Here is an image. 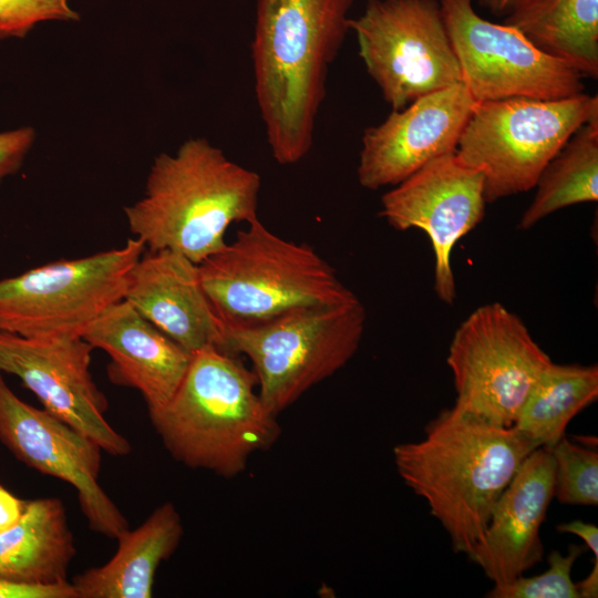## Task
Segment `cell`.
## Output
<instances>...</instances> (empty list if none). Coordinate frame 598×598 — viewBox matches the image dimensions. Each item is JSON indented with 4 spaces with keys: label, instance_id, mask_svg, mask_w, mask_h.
Instances as JSON below:
<instances>
[{
    "label": "cell",
    "instance_id": "21",
    "mask_svg": "<svg viewBox=\"0 0 598 598\" xmlns=\"http://www.w3.org/2000/svg\"><path fill=\"white\" fill-rule=\"evenodd\" d=\"M504 23L582 78H597L598 0H527Z\"/></svg>",
    "mask_w": 598,
    "mask_h": 598
},
{
    "label": "cell",
    "instance_id": "25",
    "mask_svg": "<svg viewBox=\"0 0 598 598\" xmlns=\"http://www.w3.org/2000/svg\"><path fill=\"white\" fill-rule=\"evenodd\" d=\"M584 547L570 545L566 555L553 550L548 558V568L536 576L524 577L494 585L487 591L488 598H579L576 582L571 579L575 561L582 554Z\"/></svg>",
    "mask_w": 598,
    "mask_h": 598
},
{
    "label": "cell",
    "instance_id": "4",
    "mask_svg": "<svg viewBox=\"0 0 598 598\" xmlns=\"http://www.w3.org/2000/svg\"><path fill=\"white\" fill-rule=\"evenodd\" d=\"M256 386L252 370L209 346L193 354L169 402L148 415L176 461L231 478L280 435L277 415L265 406Z\"/></svg>",
    "mask_w": 598,
    "mask_h": 598
},
{
    "label": "cell",
    "instance_id": "14",
    "mask_svg": "<svg viewBox=\"0 0 598 598\" xmlns=\"http://www.w3.org/2000/svg\"><path fill=\"white\" fill-rule=\"evenodd\" d=\"M92 350L82 337L27 338L0 330V372L17 377L43 409L104 452L124 456L132 447L105 419L109 403L90 372Z\"/></svg>",
    "mask_w": 598,
    "mask_h": 598
},
{
    "label": "cell",
    "instance_id": "1",
    "mask_svg": "<svg viewBox=\"0 0 598 598\" xmlns=\"http://www.w3.org/2000/svg\"><path fill=\"white\" fill-rule=\"evenodd\" d=\"M353 0H258L251 59L255 95L272 158L311 151L328 70L349 29Z\"/></svg>",
    "mask_w": 598,
    "mask_h": 598
},
{
    "label": "cell",
    "instance_id": "15",
    "mask_svg": "<svg viewBox=\"0 0 598 598\" xmlns=\"http://www.w3.org/2000/svg\"><path fill=\"white\" fill-rule=\"evenodd\" d=\"M476 101L458 83L393 111L362 134L357 167L368 189L395 186L430 161L455 152Z\"/></svg>",
    "mask_w": 598,
    "mask_h": 598
},
{
    "label": "cell",
    "instance_id": "27",
    "mask_svg": "<svg viewBox=\"0 0 598 598\" xmlns=\"http://www.w3.org/2000/svg\"><path fill=\"white\" fill-rule=\"evenodd\" d=\"M32 127H19L0 132V183L16 173L34 142Z\"/></svg>",
    "mask_w": 598,
    "mask_h": 598
},
{
    "label": "cell",
    "instance_id": "5",
    "mask_svg": "<svg viewBox=\"0 0 598 598\" xmlns=\"http://www.w3.org/2000/svg\"><path fill=\"white\" fill-rule=\"evenodd\" d=\"M198 270L205 292L227 324L261 322L357 296L310 245L276 235L259 217L200 262Z\"/></svg>",
    "mask_w": 598,
    "mask_h": 598
},
{
    "label": "cell",
    "instance_id": "20",
    "mask_svg": "<svg viewBox=\"0 0 598 598\" xmlns=\"http://www.w3.org/2000/svg\"><path fill=\"white\" fill-rule=\"evenodd\" d=\"M75 554L62 502L56 497L27 501L19 523L0 534V577L30 584L65 582Z\"/></svg>",
    "mask_w": 598,
    "mask_h": 598
},
{
    "label": "cell",
    "instance_id": "9",
    "mask_svg": "<svg viewBox=\"0 0 598 598\" xmlns=\"http://www.w3.org/2000/svg\"><path fill=\"white\" fill-rule=\"evenodd\" d=\"M359 55L393 111L463 83L439 0H368L349 19Z\"/></svg>",
    "mask_w": 598,
    "mask_h": 598
},
{
    "label": "cell",
    "instance_id": "17",
    "mask_svg": "<svg viewBox=\"0 0 598 598\" xmlns=\"http://www.w3.org/2000/svg\"><path fill=\"white\" fill-rule=\"evenodd\" d=\"M553 498L554 460L550 448L540 446L522 462L467 555L494 585L514 580L542 560L539 532Z\"/></svg>",
    "mask_w": 598,
    "mask_h": 598
},
{
    "label": "cell",
    "instance_id": "24",
    "mask_svg": "<svg viewBox=\"0 0 598 598\" xmlns=\"http://www.w3.org/2000/svg\"><path fill=\"white\" fill-rule=\"evenodd\" d=\"M554 460V497L564 505L598 504V453L563 436L549 447Z\"/></svg>",
    "mask_w": 598,
    "mask_h": 598
},
{
    "label": "cell",
    "instance_id": "22",
    "mask_svg": "<svg viewBox=\"0 0 598 598\" xmlns=\"http://www.w3.org/2000/svg\"><path fill=\"white\" fill-rule=\"evenodd\" d=\"M597 398V364L551 361L529 391L513 426L536 448L551 447L565 436L569 422Z\"/></svg>",
    "mask_w": 598,
    "mask_h": 598
},
{
    "label": "cell",
    "instance_id": "11",
    "mask_svg": "<svg viewBox=\"0 0 598 598\" xmlns=\"http://www.w3.org/2000/svg\"><path fill=\"white\" fill-rule=\"evenodd\" d=\"M472 1L439 3L463 84L476 102L557 100L584 93L580 73L537 49L513 27L483 19Z\"/></svg>",
    "mask_w": 598,
    "mask_h": 598
},
{
    "label": "cell",
    "instance_id": "6",
    "mask_svg": "<svg viewBox=\"0 0 598 598\" xmlns=\"http://www.w3.org/2000/svg\"><path fill=\"white\" fill-rule=\"evenodd\" d=\"M365 321L357 296L337 305L297 308L261 322L226 323L224 351L250 360L259 396L278 415L350 361Z\"/></svg>",
    "mask_w": 598,
    "mask_h": 598
},
{
    "label": "cell",
    "instance_id": "30",
    "mask_svg": "<svg viewBox=\"0 0 598 598\" xmlns=\"http://www.w3.org/2000/svg\"><path fill=\"white\" fill-rule=\"evenodd\" d=\"M559 533H569L580 537L586 546L598 558V528L596 525L576 519L568 523H561L556 526Z\"/></svg>",
    "mask_w": 598,
    "mask_h": 598
},
{
    "label": "cell",
    "instance_id": "7",
    "mask_svg": "<svg viewBox=\"0 0 598 598\" xmlns=\"http://www.w3.org/2000/svg\"><path fill=\"white\" fill-rule=\"evenodd\" d=\"M598 111L597 95L476 102L455 153L484 175L486 203L528 192L569 137Z\"/></svg>",
    "mask_w": 598,
    "mask_h": 598
},
{
    "label": "cell",
    "instance_id": "31",
    "mask_svg": "<svg viewBox=\"0 0 598 598\" xmlns=\"http://www.w3.org/2000/svg\"><path fill=\"white\" fill-rule=\"evenodd\" d=\"M477 3L493 14L507 17L527 0H476Z\"/></svg>",
    "mask_w": 598,
    "mask_h": 598
},
{
    "label": "cell",
    "instance_id": "26",
    "mask_svg": "<svg viewBox=\"0 0 598 598\" xmlns=\"http://www.w3.org/2000/svg\"><path fill=\"white\" fill-rule=\"evenodd\" d=\"M69 0H0V40L24 38L42 21H78Z\"/></svg>",
    "mask_w": 598,
    "mask_h": 598
},
{
    "label": "cell",
    "instance_id": "13",
    "mask_svg": "<svg viewBox=\"0 0 598 598\" xmlns=\"http://www.w3.org/2000/svg\"><path fill=\"white\" fill-rule=\"evenodd\" d=\"M0 442L29 467L69 483L91 530L110 538L128 528L99 483L101 446L45 409L22 401L0 372Z\"/></svg>",
    "mask_w": 598,
    "mask_h": 598
},
{
    "label": "cell",
    "instance_id": "29",
    "mask_svg": "<svg viewBox=\"0 0 598 598\" xmlns=\"http://www.w3.org/2000/svg\"><path fill=\"white\" fill-rule=\"evenodd\" d=\"M23 501L0 485V534L14 527L24 514Z\"/></svg>",
    "mask_w": 598,
    "mask_h": 598
},
{
    "label": "cell",
    "instance_id": "16",
    "mask_svg": "<svg viewBox=\"0 0 598 598\" xmlns=\"http://www.w3.org/2000/svg\"><path fill=\"white\" fill-rule=\"evenodd\" d=\"M124 299L187 352L209 346L224 351L226 323L204 290L198 265L185 256L145 249L130 271Z\"/></svg>",
    "mask_w": 598,
    "mask_h": 598
},
{
    "label": "cell",
    "instance_id": "8",
    "mask_svg": "<svg viewBox=\"0 0 598 598\" xmlns=\"http://www.w3.org/2000/svg\"><path fill=\"white\" fill-rule=\"evenodd\" d=\"M143 241L49 262L0 279V330L27 338L82 337L109 307L124 299Z\"/></svg>",
    "mask_w": 598,
    "mask_h": 598
},
{
    "label": "cell",
    "instance_id": "10",
    "mask_svg": "<svg viewBox=\"0 0 598 598\" xmlns=\"http://www.w3.org/2000/svg\"><path fill=\"white\" fill-rule=\"evenodd\" d=\"M550 362L517 315L499 302L481 306L462 321L448 347L455 405L496 425L513 426Z\"/></svg>",
    "mask_w": 598,
    "mask_h": 598
},
{
    "label": "cell",
    "instance_id": "32",
    "mask_svg": "<svg viewBox=\"0 0 598 598\" xmlns=\"http://www.w3.org/2000/svg\"><path fill=\"white\" fill-rule=\"evenodd\" d=\"M576 588L579 598H596L598 596V558H595V564L589 575L576 582Z\"/></svg>",
    "mask_w": 598,
    "mask_h": 598
},
{
    "label": "cell",
    "instance_id": "23",
    "mask_svg": "<svg viewBox=\"0 0 598 598\" xmlns=\"http://www.w3.org/2000/svg\"><path fill=\"white\" fill-rule=\"evenodd\" d=\"M518 228L527 230L565 207L598 199V111L569 137L540 173Z\"/></svg>",
    "mask_w": 598,
    "mask_h": 598
},
{
    "label": "cell",
    "instance_id": "2",
    "mask_svg": "<svg viewBox=\"0 0 598 598\" xmlns=\"http://www.w3.org/2000/svg\"><path fill=\"white\" fill-rule=\"evenodd\" d=\"M535 448L514 426L496 425L454 404L426 425L422 440L395 445L393 456L400 477L426 502L453 550L467 556Z\"/></svg>",
    "mask_w": 598,
    "mask_h": 598
},
{
    "label": "cell",
    "instance_id": "12",
    "mask_svg": "<svg viewBox=\"0 0 598 598\" xmlns=\"http://www.w3.org/2000/svg\"><path fill=\"white\" fill-rule=\"evenodd\" d=\"M484 175L455 152L435 157L381 197L380 216L396 230L424 231L434 254V291L453 305L456 298L452 252L483 219Z\"/></svg>",
    "mask_w": 598,
    "mask_h": 598
},
{
    "label": "cell",
    "instance_id": "18",
    "mask_svg": "<svg viewBox=\"0 0 598 598\" xmlns=\"http://www.w3.org/2000/svg\"><path fill=\"white\" fill-rule=\"evenodd\" d=\"M82 338L106 352L110 380L137 390L148 412L169 402L193 358L125 299L101 313Z\"/></svg>",
    "mask_w": 598,
    "mask_h": 598
},
{
    "label": "cell",
    "instance_id": "19",
    "mask_svg": "<svg viewBox=\"0 0 598 598\" xmlns=\"http://www.w3.org/2000/svg\"><path fill=\"white\" fill-rule=\"evenodd\" d=\"M183 534L174 504H161L138 527L116 537L117 549L107 563L72 578L78 598H151L157 568L175 553Z\"/></svg>",
    "mask_w": 598,
    "mask_h": 598
},
{
    "label": "cell",
    "instance_id": "28",
    "mask_svg": "<svg viewBox=\"0 0 598 598\" xmlns=\"http://www.w3.org/2000/svg\"><path fill=\"white\" fill-rule=\"evenodd\" d=\"M0 598H78L71 581L30 584L0 577Z\"/></svg>",
    "mask_w": 598,
    "mask_h": 598
},
{
    "label": "cell",
    "instance_id": "3",
    "mask_svg": "<svg viewBox=\"0 0 598 598\" xmlns=\"http://www.w3.org/2000/svg\"><path fill=\"white\" fill-rule=\"evenodd\" d=\"M260 187L258 173L194 137L174 155L155 157L144 196L124 213L146 250H172L199 265L227 245L231 224L258 218Z\"/></svg>",
    "mask_w": 598,
    "mask_h": 598
}]
</instances>
